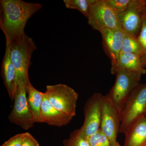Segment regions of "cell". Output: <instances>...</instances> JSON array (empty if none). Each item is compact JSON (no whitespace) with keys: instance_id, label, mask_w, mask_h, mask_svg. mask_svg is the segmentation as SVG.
I'll return each instance as SVG.
<instances>
[{"instance_id":"obj_1","label":"cell","mask_w":146,"mask_h":146,"mask_svg":"<svg viewBox=\"0 0 146 146\" xmlns=\"http://www.w3.org/2000/svg\"><path fill=\"white\" fill-rule=\"evenodd\" d=\"M42 5L22 0L0 1V29L6 40L23 35L27 22Z\"/></svg>"},{"instance_id":"obj_2","label":"cell","mask_w":146,"mask_h":146,"mask_svg":"<svg viewBox=\"0 0 146 146\" xmlns=\"http://www.w3.org/2000/svg\"><path fill=\"white\" fill-rule=\"evenodd\" d=\"M6 42L9 44L11 59L16 69L17 85L21 83H27L29 80V69L32 55L36 49L35 43L25 33L6 40Z\"/></svg>"},{"instance_id":"obj_3","label":"cell","mask_w":146,"mask_h":146,"mask_svg":"<svg viewBox=\"0 0 146 146\" xmlns=\"http://www.w3.org/2000/svg\"><path fill=\"white\" fill-rule=\"evenodd\" d=\"M115 75V84L107 96L121 114L131 94L140 84L142 75L119 70Z\"/></svg>"},{"instance_id":"obj_4","label":"cell","mask_w":146,"mask_h":146,"mask_svg":"<svg viewBox=\"0 0 146 146\" xmlns=\"http://www.w3.org/2000/svg\"><path fill=\"white\" fill-rule=\"evenodd\" d=\"M146 82L139 84L129 96L121 113L119 133L125 134L131 126L145 116Z\"/></svg>"},{"instance_id":"obj_5","label":"cell","mask_w":146,"mask_h":146,"mask_svg":"<svg viewBox=\"0 0 146 146\" xmlns=\"http://www.w3.org/2000/svg\"><path fill=\"white\" fill-rule=\"evenodd\" d=\"M44 93L55 108L72 118L75 116L78 95L72 88L62 84L47 85Z\"/></svg>"},{"instance_id":"obj_6","label":"cell","mask_w":146,"mask_h":146,"mask_svg":"<svg viewBox=\"0 0 146 146\" xmlns=\"http://www.w3.org/2000/svg\"><path fill=\"white\" fill-rule=\"evenodd\" d=\"M89 25L95 30L117 28L120 27L118 14L106 0H94L87 17Z\"/></svg>"},{"instance_id":"obj_7","label":"cell","mask_w":146,"mask_h":146,"mask_svg":"<svg viewBox=\"0 0 146 146\" xmlns=\"http://www.w3.org/2000/svg\"><path fill=\"white\" fill-rule=\"evenodd\" d=\"M27 83L18 84L14 98L13 109L8 116L11 123L28 130L35 123L27 98Z\"/></svg>"},{"instance_id":"obj_8","label":"cell","mask_w":146,"mask_h":146,"mask_svg":"<svg viewBox=\"0 0 146 146\" xmlns=\"http://www.w3.org/2000/svg\"><path fill=\"white\" fill-rule=\"evenodd\" d=\"M100 129L107 136L111 146H120L117 141L121 125V113L115 107L107 95H102Z\"/></svg>"},{"instance_id":"obj_9","label":"cell","mask_w":146,"mask_h":146,"mask_svg":"<svg viewBox=\"0 0 146 146\" xmlns=\"http://www.w3.org/2000/svg\"><path fill=\"white\" fill-rule=\"evenodd\" d=\"M102 96L100 93H94L84 105V122L79 129V132L85 139H87L100 129Z\"/></svg>"},{"instance_id":"obj_10","label":"cell","mask_w":146,"mask_h":146,"mask_svg":"<svg viewBox=\"0 0 146 146\" xmlns=\"http://www.w3.org/2000/svg\"><path fill=\"white\" fill-rule=\"evenodd\" d=\"M145 11V0H131L127 9L118 14L119 23L123 30L138 37L142 29L143 15Z\"/></svg>"},{"instance_id":"obj_11","label":"cell","mask_w":146,"mask_h":146,"mask_svg":"<svg viewBox=\"0 0 146 146\" xmlns=\"http://www.w3.org/2000/svg\"><path fill=\"white\" fill-rule=\"evenodd\" d=\"M105 52L111 60V65L116 63L121 51L125 31L121 27L117 28L104 29L100 31Z\"/></svg>"},{"instance_id":"obj_12","label":"cell","mask_w":146,"mask_h":146,"mask_svg":"<svg viewBox=\"0 0 146 146\" xmlns=\"http://www.w3.org/2000/svg\"><path fill=\"white\" fill-rule=\"evenodd\" d=\"M1 74L4 84L11 102H13L17 88V79L16 69L10 57L9 44L6 42L5 53L1 67Z\"/></svg>"},{"instance_id":"obj_13","label":"cell","mask_w":146,"mask_h":146,"mask_svg":"<svg viewBox=\"0 0 146 146\" xmlns=\"http://www.w3.org/2000/svg\"><path fill=\"white\" fill-rule=\"evenodd\" d=\"M41 115L43 123L57 127L67 125L73 118L54 107L47 99L44 93L43 94Z\"/></svg>"},{"instance_id":"obj_14","label":"cell","mask_w":146,"mask_h":146,"mask_svg":"<svg viewBox=\"0 0 146 146\" xmlns=\"http://www.w3.org/2000/svg\"><path fill=\"white\" fill-rule=\"evenodd\" d=\"M119 70H125L143 75L146 71L141 63V56L129 53H120L117 62L111 65V72L115 75Z\"/></svg>"},{"instance_id":"obj_15","label":"cell","mask_w":146,"mask_h":146,"mask_svg":"<svg viewBox=\"0 0 146 146\" xmlns=\"http://www.w3.org/2000/svg\"><path fill=\"white\" fill-rule=\"evenodd\" d=\"M123 146H145L146 143V117L133 123L125 133Z\"/></svg>"},{"instance_id":"obj_16","label":"cell","mask_w":146,"mask_h":146,"mask_svg":"<svg viewBox=\"0 0 146 146\" xmlns=\"http://www.w3.org/2000/svg\"><path fill=\"white\" fill-rule=\"evenodd\" d=\"M27 98L35 123H42L41 107L43 101V94L33 86L30 80L27 82Z\"/></svg>"},{"instance_id":"obj_17","label":"cell","mask_w":146,"mask_h":146,"mask_svg":"<svg viewBox=\"0 0 146 146\" xmlns=\"http://www.w3.org/2000/svg\"><path fill=\"white\" fill-rule=\"evenodd\" d=\"M121 52L129 53L143 55V50L137 37L132 36L125 32Z\"/></svg>"},{"instance_id":"obj_18","label":"cell","mask_w":146,"mask_h":146,"mask_svg":"<svg viewBox=\"0 0 146 146\" xmlns=\"http://www.w3.org/2000/svg\"><path fill=\"white\" fill-rule=\"evenodd\" d=\"M94 0H64L65 7L70 9H76L86 18L90 12L91 6Z\"/></svg>"},{"instance_id":"obj_19","label":"cell","mask_w":146,"mask_h":146,"mask_svg":"<svg viewBox=\"0 0 146 146\" xmlns=\"http://www.w3.org/2000/svg\"><path fill=\"white\" fill-rule=\"evenodd\" d=\"M65 146H90L88 141L80 135L79 129H76L70 134L68 139L63 141Z\"/></svg>"},{"instance_id":"obj_20","label":"cell","mask_w":146,"mask_h":146,"mask_svg":"<svg viewBox=\"0 0 146 146\" xmlns=\"http://www.w3.org/2000/svg\"><path fill=\"white\" fill-rule=\"evenodd\" d=\"M143 50V55L141 57V63L144 68L146 67V11L143 15V25L138 37Z\"/></svg>"},{"instance_id":"obj_21","label":"cell","mask_w":146,"mask_h":146,"mask_svg":"<svg viewBox=\"0 0 146 146\" xmlns=\"http://www.w3.org/2000/svg\"><path fill=\"white\" fill-rule=\"evenodd\" d=\"M86 140L90 146H111L108 138L100 129Z\"/></svg>"},{"instance_id":"obj_22","label":"cell","mask_w":146,"mask_h":146,"mask_svg":"<svg viewBox=\"0 0 146 146\" xmlns=\"http://www.w3.org/2000/svg\"><path fill=\"white\" fill-rule=\"evenodd\" d=\"M110 6L118 14L122 13L127 8L131 0H106Z\"/></svg>"},{"instance_id":"obj_23","label":"cell","mask_w":146,"mask_h":146,"mask_svg":"<svg viewBox=\"0 0 146 146\" xmlns=\"http://www.w3.org/2000/svg\"><path fill=\"white\" fill-rule=\"evenodd\" d=\"M25 133H18L9 138L1 146H22Z\"/></svg>"},{"instance_id":"obj_24","label":"cell","mask_w":146,"mask_h":146,"mask_svg":"<svg viewBox=\"0 0 146 146\" xmlns=\"http://www.w3.org/2000/svg\"><path fill=\"white\" fill-rule=\"evenodd\" d=\"M22 146H39V143L29 132L25 133Z\"/></svg>"},{"instance_id":"obj_25","label":"cell","mask_w":146,"mask_h":146,"mask_svg":"<svg viewBox=\"0 0 146 146\" xmlns=\"http://www.w3.org/2000/svg\"><path fill=\"white\" fill-rule=\"evenodd\" d=\"M145 6L146 11V0H145Z\"/></svg>"},{"instance_id":"obj_26","label":"cell","mask_w":146,"mask_h":146,"mask_svg":"<svg viewBox=\"0 0 146 146\" xmlns=\"http://www.w3.org/2000/svg\"><path fill=\"white\" fill-rule=\"evenodd\" d=\"M145 146H146V143L145 145Z\"/></svg>"},{"instance_id":"obj_27","label":"cell","mask_w":146,"mask_h":146,"mask_svg":"<svg viewBox=\"0 0 146 146\" xmlns=\"http://www.w3.org/2000/svg\"><path fill=\"white\" fill-rule=\"evenodd\" d=\"M145 116L146 117V113H145Z\"/></svg>"}]
</instances>
